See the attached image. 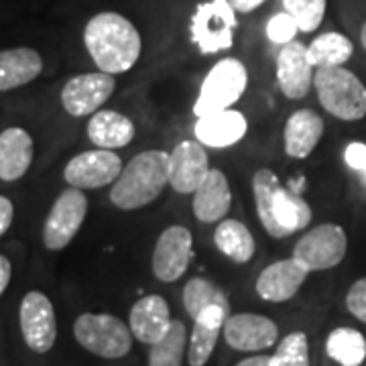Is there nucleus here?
<instances>
[{
    "instance_id": "nucleus-1",
    "label": "nucleus",
    "mask_w": 366,
    "mask_h": 366,
    "mask_svg": "<svg viewBox=\"0 0 366 366\" xmlns=\"http://www.w3.org/2000/svg\"><path fill=\"white\" fill-rule=\"evenodd\" d=\"M84 45L92 61L106 74H127L139 64L143 39L132 21L118 13H98L84 29Z\"/></svg>"
},
{
    "instance_id": "nucleus-2",
    "label": "nucleus",
    "mask_w": 366,
    "mask_h": 366,
    "mask_svg": "<svg viewBox=\"0 0 366 366\" xmlns=\"http://www.w3.org/2000/svg\"><path fill=\"white\" fill-rule=\"evenodd\" d=\"M252 196L262 228L273 238L295 234L307 228L314 218L312 206L297 192L285 187L273 169L261 167L254 171Z\"/></svg>"
},
{
    "instance_id": "nucleus-3",
    "label": "nucleus",
    "mask_w": 366,
    "mask_h": 366,
    "mask_svg": "<svg viewBox=\"0 0 366 366\" xmlns=\"http://www.w3.org/2000/svg\"><path fill=\"white\" fill-rule=\"evenodd\" d=\"M169 185V153L151 149L143 151L124 165L110 187V202L118 209L132 212L155 202Z\"/></svg>"
},
{
    "instance_id": "nucleus-4",
    "label": "nucleus",
    "mask_w": 366,
    "mask_h": 366,
    "mask_svg": "<svg viewBox=\"0 0 366 366\" xmlns=\"http://www.w3.org/2000/svg\"><path fill=\"white\" fill-rule=\"evenodd\" d=\"M317 100L327 114L344 122L366 117V86L348 67H317L314 74Z\"/></svg>"
},
{
    "instance_id": "nucleus-5",
    "label": "nucleus",
    "mask_w": 366,
    "mask_h": 366,
    "mask_svg": "<svg viewBox=\"0 0 366 366\" xmlns=\"http://www.w3.org/2000/svg\"><path fill=\"white\" fill-rule=\"evenodd\" d=\"M249 88V69L236 57H224L209 67L194 104L196 118L228 110Z\"/></svg>"
},
{
    "instance_id": "nucleus-6",
    "label": "nucleus",
    "mask_w": 366,
    "mask_h": 366,
    "mask_svg": "<svg viewBox=\"0 0 366 366\" xmlns=\"http://www.w3.org/2000/svg\"><path fill=\"white\" fill-rule=\"evenodd\" d=\"M74 336L84 350L108 360L124 358L134 338L131 327L110 314H81L74 324Z\"/></svg>"
},
{
    "instance_id": "nucleus-7",
    "label": "nucleus",
    "mask_w": 366,
    "mask_h": 366,
    "mask_svg": "<svg viewBox=\"0 0 366 366\" xmlns=\"http://www.w3.org/2000/svg\"><path fill=\"white\" fill-rule=\"evenodd\" d=\"M236 26V11L228 0H208L196 6L189 33L199 51L204 55H214L232 49Z\"/></svg>"
},
{
    "instance_id": "nucleus-8",
    "label": "nucleus",
    "mask_w": 366,
    "mask_h": 366,
    "mask_svg": "<svg viewBox=\"0 0 366 366\" xmlns=\"http://www.w3.org/2000/svg\"><path fill=\"white\" fill-rule=\"evenodd\" d=\"M348 252V236L338 224H320L307 230L293 247V257L312 273L338 267Z\"/></svg>"
},
{
    "instance_id": "nucleus-9",
    "label": "nucleus",
    "mask_w": 366,
    "mask_h": 366,
    "mask_svg": "<svg viewBox=\"0 0 366 366\" xmlns=\"http://www.w3.org/2000/svg\"><path fill=\"white\" fill-rule=\"evenodd\" d=\"M88 214V197L84 189L67 187L55 199L43 224V244L49 250H61L76 238Z\"/></svg>"
},
{
    "instance_id": "nucleus-10",
    "label": "nucleus",
    "mask_w": 366,
    "mask_h": 366,
    "mask_svg": "<svg viewBox=\"0 0 366 366\" xmlns=\"http://www.w3.org/2000/svg\"><path fill=\"white\" fill-rule=\"evenodd\" d=\"M194 257V236L189 228L182 224H173L165 228L157 238L153 250V274L163 283H175L187 273Z\"/></svg>"
},
{
    "instance_id": "nucleus-11",
    "label": "nucleus",
    "mask_w": 366,
    "mask_h": 366,
    "mask_svg": "<svg viewBox=\"0 0 366 366\" xmlns=\"http://www.w3.org/2000/svg\"><path fill=\"white\" fill-rule=\"evenodd\" d=\"M25 344L37 354L49 352L57 340V317L49 297L41 291H29L19 310Z\"/></svg>"
},
{
    "instance_id": "nucleus-12",
    "label": "nucleus",
    "mask_w": 366,
    "mask_h": 366,
    "mask_svg": "<svg viewBox=\"0 0 366 366\" xmlns=\"http://www.w3.org/2000/svg\"><path fill=\"white\" fill-rule=\"evenodd\" d=\"M124 165L114 151H84L66 165L64 179L78 189H98L117 182Z\"/></svg>"
},
{
    "instance_id": "nucleus-13",
    "label": "nucleus",
    "mask_w": 366,
    "mask_h": 366,
    "mask_svg": "<svg viewBox=\"0 0 366 366\" xmlns=\"http://www.w3.org/2000/svg\"><path fill=\"white\" fill-rule=\"evenodd\" d=\"M114 88H117V79L112 74H106L100 69L90 74H79L76 78L67 79L61 90V104L71 117H88L98 112L100 106H104Z\"/></svg>"
},
{
    "instance_id": "nucleus-14",
    "label": "nucleus",
    "mask_w": 366,
    "mask_h": 366,
    "mask_svg": "<svg viewBox=\"0 0 366 366\" xmlns=\"http://www.w3.org/2000/svg\"><path fill=\"white\" fill-rule=\"evenodd\" d=\"M222 336L238 352H262L279 340V327L271 317L261 314L228 315Z\"/></svg>"
},
{
    "instance_id": "nucleus-15",
    "label": "nucleus",
    "mask_w": 366,
    "mask_h": 366,
    "mask_svg": "<svg viewBox=\"0 0 366 366\" xmlns=\"http://www.w3.org/2000/svg\"><path fill=\"white\" fill-rule=\"evenodd\" d=\"M314 74L315 67L310 64L307 45H303L301 41H291L281 47L274 64V78L285 98L289 100L305 98L312 90Z\"/></svg>"
},
{
    "instance_id": "nucleus-16",
    "label": "nucleus",
    "mask_w": 366,
    "mask_h": 366,
    "mask_svg": "<svg viewBox=\"0 0 366 366\" xmlns=\"http://www.w3.org/2000/svg\"><path fill=\"white\" fill-rule=\"evenodd\" d=\"M208 171V153L197 139L177 143L169 153V185L177 194H194Z\"/></svg>"
},
{
    "instance_id": "nucleus-17",
    "label": "nucleus",
    "mask_w": 366,
    "mask_h": 366,
    "mask_svg": "<svg viewBox=\"0 0 366 366\" xmlns=\"http://www.w3.org/2000/svg\"><path fill=\"white\" fill-rule=\"evenodd\" d=\"M312 273L303 262L295 257L281 259L264 267L257 277V295L269 303H283L300 293L307 274Z\"/></svg>"
},
{
    "instance_id": "nucleus-18",
    "label": "nucleus",
    "mask_w": 366,
    "mask_h": 366,
    "mask_svg": "<svg viewBox=\"0 0 366 366\" xmlns=\"http://www.w3.org/2000/svg\"><path fill=\"white\" fill-rule=\"evenodd\" d=\"M249 132V120L234 108L212 112L197 118L194 134L199 143L209 149H228L240 143Z\"/></svg>"
},
{
    "instance_id": "nucleus-19",
    "label": "nucleus",
    "mask_w": 366,
    "mask_h": 366,
    "mask_svg": "<svg viewBox=\"0 0 366 366\" xmlns=\"http://www.w3.org/2000/svg\"><path fill=\"white\" fill-rule=\"evenodd\" d=\"M171 310L169 303L161 295H144L131 307L129 314V327L132 336L141 344L153 346L159 342L167 332H169Z\"/></svg>"
},
{
    "instance_id": "nucleus-20",
    "label": "nucleus",
    "mask_w": 366,
    "mask_h": 366,
    "mask_svg": "<svg viewBox=\"0 0 366 366\" xmlns=\"http://www.w3.org/2000/svg\"><path fill=\"white\" fill-rule=\"evenodd\" d=\"M232 208V192L222 169H209L206 179L194 192L192 209L199 222H222Z\"/></svg>"
},
{
    "instance_id": "nucleus-21",
    "label": "nucleus",
    "mask_w": 366,
    "mask_h": 366,
    "mask_svg": "<svg viewBox=\"0 0 366 366\" xmlns=\"http://www.w3.org/2000/svg\"><path fill=\"white\" fill-rule=\"evenodd\" d=\"M230 315L228 307L222 305H212L204 310L194 320V330L187 344V362L189 366H206L209 356L216 350L218 338L222 336L224 324Z\"/></svg>"
},
{
    "instance_id": "nucleus-22",
    "label": "nucleus",
    "mask_w": 366,
    "mask_h": 366,
    "mask_svg": "<svg viewBox=\"0 0 366 366\" xmlns=\"http://www.w3.org/2000/svg\"><path fill=\"white\" fill-rule=\"evenodd\" d=\"M326 131L324 118L310 108L295 110L285 122L283 131V144L285 153L291 159H305L310 157L320 144L322 137Z\"/></svg>"
},
{
    "instance_id": "nucleus-23",
    "label": "nucleus",
    "mask_w": 366,
    "mask_h": 366,
    "mask_svg": "<svg viewBox=\"0 0 366 366\" xmlns=\"http://www.w3.org/2000/svg\"><path fill=\"white\" fill-rule=\"evenodd\" d=\"M35 155L33 137L19 127L0 132V179L16 182L25 175Z\"/></svg>"
},
{
    "instance_id": "nucleus-24",
    "label": "nucleus",
    "mask_w": 366,
    "mask_h": 366,
    "mask_svg": "<svg viewBox=\"0 0 366 366\" xmlns=\"http://www.w3.org/2000/svg\"><path fill=\"white\" fill-rule=\"evenodd\" d=\"M134 134V122L117 110H98L88 122V139L96 149L117 151L131 144Z\"/></svg>"
},
{
    "instance_id": "nucleus-25",
    "label": "nucleus",
    "mask_w": 366,
    "mask_h": 366,
    "mask_svg": "<svg viewBox=\"0 0 366 366\" xmlns=\"http://www.w3.org/2000/svg\"><path fill=\"white\" fill-rule=\"evenodd\" d=\"M43 71V59L31 47L0 51V92L14 90L31 84Z\"/></svg>"
},
{
    "instance_id": "nucleus-26",
    "label": "nucleus",
    "mask_w": 366,
    "mask_h": 366,
    "mask_svg": "<svg viewBox=\"0 0 366 366\" xmlns=\"http://www.w3.org/2000/svg\"><path fill=\"white\" fill-rule=\"evenodd\" d=\"M214 244L226 259L236 264H247L257 252V242L249 226L234 218H224L222 222H218L214 232Z\"/></svg>"
},
{
    "instance_id": "nucleus-27",
    "label": "nucleus",
    "mask_w": 366,
    "mask_h": 366,
    "mask_svg": "<svg viewBox=\"0 0 366 366\" xmlns=\"http://www.w3.org/2000/svg\"><path fill=\"white\" fill-rule=\"evenodd\" d=\"M354 53V43L344 33H322L307 45L310 64L317 67L346 66Z\"/></svg>"
},
{
    "instance_id": "nucleus-28",
    "label": "nucleus",
    "mask_w": 366,
    "mask_h": 366,
    "mask_svg": "<svg viewBox=\"0 0 366 366\" xmlns=\"http://www.w3.org/2000/svg\"><path fill=\"white\" fill-rule=\"evenodd\" d=\"M327 356L340 366H360L366 360V338L354 327H336L326 340Z\"/></svg>"
},
{
    "instance_id": "nucleus-29",
    "label": "nucleus",
    "mask_w": 366,
    "mask_h": 366,
    "mask_svg": "<svg viewBox=\"0 0 366 366\" xmlns=\"http://www.w3.org/2000/svg\"><path fill=\"white\" fill-rule=\"evenodd\" d=\"M187 344H189L187 327L182 320H173L169 332L151 346L149 366H182Z\"/></svg>"
},
{
    "instance_id": "nucleus-30",
    "label": "nucleus",
    "mask_w": 366,
    "mask_h": 366,
    "mask_svg": "<svg viewBox=\"0 0 366 366\" xmlns=\"http://www.w3.org/2000/svg\"><path fill=\"white\" fill-rule=\"evenodd\" d=\"M182 300L185 312L194 320L212 305H222V307L230 310V301L226 297V293L216 283H212L204 277H194L185 283Z\"/></svg>"
},
{
    "instance_id": "nucleus-31",
    "label": "nucleus",
    "mask_w": 366,
    "mask_h": 366,
    "mask_svg": "<svg viewBox=\"0 0 366 366\" xmlns=\"http://www.w3.org/2000/svg\"><path fill=\"white\" fill-rule=\"evenodd\" d=\"M271 366H310V342L305 332H291L277 344Z\"/></svg>"
},
{
    "instance_id": "nucleus-32",
    "label": "nucleus",
    "mask_w": 366,
    "mask_h": 366,
    "mask_svg": "<svg viewBox=\"0 0 366 366\" xmlns=\"http://www.w3.org/2000/svg\"><path fill=\"white\" fill-rule=\"evenodd\" d=\"M283 9L297 21L301 33H314L324 23L326 0H283Z\"/></svg>"
},
{
    "instance_id": "nucleus-33",
    "label": "nucleus",
    "mask_w": 366,
    "mask_h": 366,
    "mask_svg": "<svg viewBox=\"0 0 366 366\" xmlns=\"http://www.w3.org/2000/svg\"><path fill=\"white\" fill-rule=\"evenodd\" d=\"M264 33H267V39L274 43V45H287L291 41H295L297 33H300V25L297 21L287 13H277L269 19V23L264 26Z\"/></svg>"
},
{
    "instance_id": "nucleus-34",
    "label": "nucleus",
    "mask_w": 366,
    "mask_h": 366,
    "mask_svg": "<svg viewBox=\"0 0 366 366\" xmlns=\"http://www.w3.org/2000/svg\"><path fill=\"white\" fill-rule=\"evenodd\" d=\"M346 310L358 320L366 324V277L354 281L346 293Z\"/></svg>"
},
{
    "instance_id": "nucleus-35",
    "label": "nucleus",
    "mask_w": 366,
    "mask_h": 366,
    "mask_svg": "<svg viewBox=\"0 0 366 366\" xmlns=\"http://www.w3.org/2000/svg\"><path fill=\"white\" fill-rule=\"evenodd\" d=\"M344 163L354 171H366V144L360 141H354L344 149Z\"/></svg>"
},
{
    "instance_id": "nucleus-36",
    "label": "nucleus",
    "mask_w": 366,
    "mask_h": 366,
    "mask_svg": "<svg viewBox=\"0 0 366 366\" xmlns=\"http://www.w3.org/2000/svg\"><path fill=\"white\" fill-rule=\"evenodd\" d=\"M13 218H14L13 202H11L9 197L0 196V236L4 234V232L11 228Z\"/></svg>"
},
{
    "instance_id": "nucleus-37",
    "label": "nucleus",
    "mask_w": 366,
    "mask_h": 366,
    "mask_svg": "<svg viewBox=\"0 0 366 366\" xmlns=\"http://www.w3.org/2000/svg\"><path fill=\"white\" fill-rule=\"evenodd\" d=\"M11 277H13V264H11V261L4 254H0V297L6 291V287H9Z\"/></svg>"
},
{
    "instance_id": "nucleus-38",
    "label": "nucleus",
    "mask_w": 366,
    "mask_h": 366,
    "mask_svg": "<svg viewBox=\"0 0 366 366\" xmlns=\"http://www.w3.org/2000/svg\"><path fill=\"white\" fill-rule=\"evenodd\" d=\"M234 6L236 13H254L264 0H228Z\"/></svg>"
},
{
    "instance_id": "nucleus-39",
    "label": "nucleus",
    "mask_w": 366,
    "mask_h": 366,
    "mask_svg": "<svg viewBox=\"0 0 366 366\" xmlns=\"http://www.w3.org/2000/svg\"><path fill=\"white\" fill-rule=\"evenodd\" d=\"M236 366H271V356H267V354L249 356V358L240 360Z\"/></svg>"
},
{
    "instance_id": "nucleus-40",
    "label": "nucleus",
    "mask_w": 366,
    "mask_h": 366,
    "mask_svg": "<svg viewBox=\"0 0 366 366\" xmlns=\"http://www.w3.org/2000/svg\"><path fill=\"white\" fill-rule=\"evenodd\" d=\"M360 43H362V47H365L366 51V21L365 25H362V29H360Z\"/></svg>"
},
{
    "instance_id": "nucleus-41",
    "label": "nucleus",
    "mask_w": 366,
    "mask_h": 366,
    "mask_svg": "<svg viewBox=\"0 0 366 366\" xmlns=\"http://www.w3.org/2000/svg\"><path fill=\"white\" fill-rule=\"evenodd\" d=\"M365 177H366V171H365Z\"/></svg>"
}]
</instances>
